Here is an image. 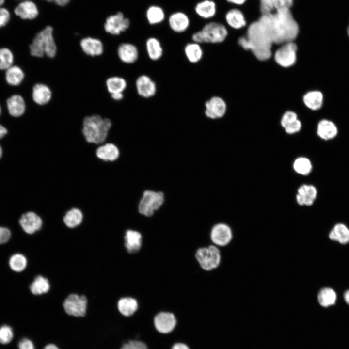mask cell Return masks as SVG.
<instances>
[{
  "label": "cell",
  "mask_w": 349,
  "mask_h": 349,
  "mask_svg": "<svg viewBox=\"0 0 349 349\" xmlns=\"http://www.w3.org/2000/svg\"><path fill=\"white\" fill-rule=\"evenodd\" d=\"M81 124V133L85 140L95 144L103 143L112 127L111 119L98 114L84 116Z\"/></svg>",
  "instance_id": "cell-3"
},
{
  "label": "cell",
  "mask_w": 349,
  "mask_h": 349,
  "mask_svg": "<svg viewBox=\"0 0 349 349\" xmlns=\"http://www.w3.org/2000/svg\"><path fill=\"white\" fill-rule=\"evenodd\" d=\"M170 29L174 32L180 33L186 31L190 25V19L182 11H176L170 14L168 18Z\"/></svg>",
  "instance_id": "cell-18"
},
{
  "label": "cell",
  "mask_w": 349,
  "mask_h": 349,
  "mask_svg": "<svg viewBox=\"0 0 349 349\" xmlns=\"http://www.w3.org/2000/svg\"><path fill=\"white\" fill-rule=\"evenodd\" d=\"M301 127L300 121L298 119L293 123L284 128L285 131L289 134H292L299 132Z\"/></svg>",
  "instance_id": "cell-48"
},
{
  "label": "cell",
  "mask_w": 349,
  "mask_h": 349,
  "mask_svg": "<svg viewBox=\"0 0 349 349\" xmlns=\"http://www.w3.org/2000/svg\"><path fill=\"white\" fill-rule=\"evenodd\" d=\"M124 93H114L110 95V96L112 100L115 101H120L124 97Z\"/></svg>",
  "instance_id": "cell-52"
},
{
  "label": "cell",
  "mask_w": 349,
  "mask_h": 349,
  "mask_svg": "<svg viewBox=\"0 0 349 349\" xmlns=\"http://www.w3.org/2000/svg\"><path fill=\"white\" fill-rule=\"evenodd\" d=\"M2 155V149L0 145V159L1 158Z\"/></svg>",
  "instance_id": "cell-58"
},
{
  "label": "cell",
  "mask_w": 349,
  "mask_h": 349,
  "mask_svg": "<svg viewBox=\"0 0 349 349\" xmlns=\"http://www.w3.org/2000/svg\"><path fill=\"white\" fill-rule=\"evenodd\" d=\"M120 349H148V347L143 341L134 339L124 343Z\"/></svg>",
  "instance_id": "cell-43"
},
{
  "label": "cell",
  "mask_w": 349,
  "mask_h": 349,
  "mask_svg": "<svg viewBox=\"0 0 349 349\" xmlns=\"http://www.w3.org/2000/svg\"><path fill=\"white\" fill-rule=\"evenodd\" d=\"M194 9L199 17L204 19H209L215 16L217 7L213 0H202L195 4Z\"/></svg>",
  "instance_id": "cell-24"
},
{
  "label": "cell",
  "mask_w": 349,
  "mask_h": 349,
  "mask_svg": "<svg viewBox=\"0 0 349 349\" xmlns=\"http://www.w3.org/2000/svg\"><path fill=\"white\" fill-rule=\"evenodd\" d=\"M303 100L308 108L313 110H317L322 106L323 95L318 91H310L304 95Z\"/></svg>",
  "instance_id": "cell-37"
},
{
  "label": "cell",
  "mask_w": 349,
  "mask_h": 349,
  "mask_svg": "<svg viewBox=\"0 0 349 349\" xmlns=\"http://www.w3.org/2000/svg\"><path fill=\"white\" fill-rule=\"evenodd\" d=\"M228 34L225 26L217 22H209L191 36L192 41L202 43H219L225 40Z\"/></svg>",
  "instance_id": "cell-5"
},
{
  "label": "cell",
  "mask_w": 349,
  "mask_h": 349,
  "mask_svg": "<svg viewBox=\"0 0 349 349\" xmlns=\"http://www.w3.org/2000/svg\"><path fill=\"white\" fill-rule=\"evenodd\" d=\"M117 307L120 313L125 317L133 315L138 309L137 301L131 297H124L118 301Z\"/></svg>",
  "instance_id": "cell-34"
},
{
  "label": "cell",
  "mask_w": 349,
  "mask_h": 349,
  "mask_svg": "<svg viewBox=\"0 0 349 349\" xmlns=\"http://www.w3.org/2000/svg\"><path fill=\"white\" fill-rule=\"evenodd\" d=\"M1 111H1V106H0V116L1 113Z\"/></svg>",
  "instance_id": "cell-61"
},
{
  "label": "cell",
  "mask_w": 349,
  "mask_h": 349,
  "mask_svg": "<svg viewBox=\"0 0 349 349\" xmlns=\"http://www.w3.org/2000/svg\"><path fill=\"white\" fill-rule=\"evenodd\" d=\"M83 218V213L80 209L72 207L65 213L63 221L67 227L73 228L81 224Z\"/></svg>",
  "instance_id": "cell-35"
},
{
  "label": "cell",
  "mask_w": 349,
  "mask_h": 349,
  "mask_svg": "<svg viewBox=\"0 0 349 349\" xmlns=\"http://www.w3.org/2000/svg\"><path fill=\"white\" fill-rule=\"evenodd\" d=\"M328 237L332 241L346 245L349 243V228L343 223H337L330 231Z\"/></svg>",
  "instance_id": "cell-26"
},
{
  "label": "cell",
  "mask_w": 349,
  "mask_h": 349,
  "mask_svg": "<svg viewBox=\"0 0 349 349\" xmlns=\"http://www.w3.org/2000/svg\"><path fill=\"white\" fill-rule=\"evenodd\" d=\"M10 19V14L9 11L2 7H0V28L4 27Z\"/></svg>",
  "instance_id": "cell-45"
},
{
  "label": "cell",
  "mask_w": 349,
  "mask_h": 349,
  "mask_svg": "<svg viewBox=\"0 0 349 349\" xmlns=\"http://www.w3.org/2000/svg\"><path fill=\"white\" fill-rule=\"evenodd\" d=\"M19 222L23 230L29 234H33L39 230L43 225L41 217L32 211L23 214L21 216Z\"/></svg>",
  "instance_id": "cell-19"
},
{
  "label": "cell",
  "mask_w": 349,
  "mask_h": 349,
  "mask_svg": "<svg viewBox=\"0 0 349 349\" xmlns=\"http://www.w3.org/2000/svg\"><path fill=\"white\" fill-rule=\"evenodd\" d=\"M130 21L123 13L119 11L108 16L103 24L104 31L111 35H119L130 27Z\"/></svg>",
  "instance_id": "cell-8"
},
{
  "label": "cell",
  "mask_w": 349,
  "mask_h": 349,
  "mask_svg": "<svg viewBox=\"0 0 349 349\" xmlns=\"http://www.w3.org/2000/svg\"><path fill=\"white\" fill-rule=\"evenodd\" d=\"M246 37L238 40V44L246 50H250L260 61L269 59L271 55L272 43L267 36L258 20L249 26Z\"/></svg>",
  "instance_id": "cell-2"
},
{
  "label": "cell",
  "mask_w": 349,
  "mask_h": 349,
  "mask_svg": "<svg viewBox=\"0 0 349 349\" xmlns=\"http://www.w3.org/2000/svg\"><path fill=\"white\" fill-rule=\"evenodd\" d=\"M296 113L291 111L285 112L282 116L281 124L284 128L298 120Z\"/></svg>",
  "instance_id": "cell-44"
},
{
  "label": "cell",
  "mask_w": 349,
  "mask_h": 349,
  "mask_svg": "<svg viewBox=\"0 0 349 349\" xmlns=\"http://www.w3.org/2000/svg\"><path fill=\"white\" fill-rule=\"evenodd\" d=\"M343 299L345 302L349 305V289L344 292Z\"/></svg>",
  "instance_id": "cell-55"
},
{
  "label": "cell",
  "mask_w": 349,
  "mask_h": 349,
  "mask_svg": "<svg viewBox=\"0 0 349 349\" xmlns=\"http://www.w3.org/2000/svg\"><path fill=\"white\" fill-rule=\"evenodd\" d=\"M293 168L296 172L301 175L309 174L312 170V164L309 159L299 157L293 163Z\"/></svg>",
  "instance_id": "cell-39"
},
{
  "label": "cell",
  "mask_w": 349,
  "mask_h": 349,
  "mask_svg": "<svg viewBox=\"0 0 349 349\" xmlns=\"http://www.w3.org/2000/svg\"><path fill=\"white\" fill-rule=\"evenodd\" d=\"M47 2L53 3L56 5L63 7L67 5L70 2V0H44Z\"/></svg>",
  "instance_id": "cell-51"
},
{
  "label": "cell",
  "mask_w": 349,
  "mask_h": 349,
  "mask_svg": "<svg viewBox=\"0 0 349 349\" xmlns=\"http://www.w3.org/2000/svg\"><path fill=\"white\" fill-rule=\"evenodd\" d=\"M227 1L230 3H232L236 4H242L246 0H226Z\"/></svg>",
  "instance_id": "cell-56"
},
{
  "label": "cell",
  "mask_w": 349,
  "mask_h": 349,
  "mask_svg": "<svg viewBox=\"0 0 349 349\" xmlns=\"http://www.w3.org/2000/svg\"><path fill=\"white\" fill-rule=\"evenodd\" d=\"M273 9L271 0H260V10L262 14L271 12Z\"/></svg>",
  "instance_id": "cell-47"
},
{
  "label": "cell",
  "mask_w": 349,
  "mask_h": 349,
  "mask_svg": "<svg viewBox=\"0 0 349 349\" xmlns=\"http://www.w3.org/2000/svg\"><path fill=\"white\" fill-rule=\"evenodd\" d=\"M125 247L130 254L138 252L142 245V236L141 233L136 230H127L124 236Z\"/></svg>",
  "instance_id": "cell-25"
},
{
  "label": "cell",
  "mask_w": 349,
  "mask_h": 349,
  "mask_svg": "<svg viewBox=\"0 0 349 349\" xmlns=\"http://www.w3.org/2000/svg\"><path fill=\"white\" fill-rule=\"evenodd\" d=\"M95 153L98 159L103 161L110 162L116 161L120 154L118 147L111 143L100 145L96 149Z\"/></svg>",
  "instance_id": "cell-22"
},
{
  "label": "cell",
  "mask_w": 349,
  "mask_h": 349,
  "mask_svg": "<svg viewBox=\"0 0 349 349\" xmlns=\"http://www.w3.org/2000/svg\"><path fill=\"white\" fill-rule=\"evenodd\" d=\"M79 46L82 52L91 58L101 56L105 50L103 42L93 36H87L82 38L79 41Z\"/></svg>",
  "instance_id": "cell-12"
},
{
  "label": "cell",
  "mask_w": 349,
  "mask_h": 349,
  "mask_svg": "<svg viewBox=\"0 0 349 349\" xmlns=\"http://www.w3.org/2000/svg\"><path fill=\"white\" fill-rule=\"evenodd\" d=\"M58 51L54 28L50 25L46 26L38 32L29 46L31 56L38 58L46 56L53 59L57 56Z\"/></svg>",
  "instance_id": "cell-4"
},
{
  "label": "cell",
  "mask_w": 349,
  "mask_h": 349,
  "mask_svg": "<svg viewBox=\"0 0 349 349\" xmlns=\"http://www.w3.org/2000/svg\"><path fill=\"white\" fill-rule=\"evenodd\" d=\"M6 106L9 114L14 117L22 116L26 110L25 101L18 94H14L10 96L6 100Z\"/></svg>",
  "instance_id": "cell-21"
},
{
  "label": "cell",
  "mask_w": 349,
  "mask_h": 349,
  "mask_svg": "<svg viewBox=\"0 0 349 349\" xmlns=\"http://www.w3.org/2000/svg\"><path fill=\"white\" fill-rule=\"evenodd\" d=\"M317 299L319 304L322 307H328L336 303L337 294L333 288L324 287L318 291Z\"/></svg>",
  "instance_id": "cell-28"
},
{
  "label": "cell",
  "mask_w": 349,
  "mask_h": 349,
  "mask_svg": "<svg viewBox=\"0 0 349 349\" xmlns=\"http://www.w3.org/2000/svg\"><path fill=\"white\" fill-rule=\"evenodd\" d=\"M10 230L5 227L0 226V244L6 243L10 238Z\"/></svg>",
  "instance_id": "cell-49"
},
{
  "label": "cell",
  "mask_w": 349,
  "mask_h": 349,
  "mask_svg": "<svg viewBox=\"0 0 349 349\" xmlns=\"http://www.w3.org/2000/svg\"><path fill=\"white\" fill-rule=\"evenodd\" d=\"M177 323L175 316L170 312H160L153 318L155 328L161 334H165L172 333L175 329Z\"/></svg>",
  "instance_id": "cell-11"
},
{
  "label": "cell",
  "mask_w": 349,
  "mask_h": 349,
  "mask_svg": "<svg viewBox=\"0 0 349 349\" xmlns=\"http://www.w3.org/2000/svg\"><path fill=\"white\" fill-rule=\"evenodd\" d=\"M317 134L325 140L333 138L337 134V128L332 121L327 120L320 121L317 126Z\"/></svg>",
  "instance_id": "cell-32"
},
{
  "label": "cell",
  "mask_w": 349,
  "mask_h": 349,
  "mask_svg": "<svg viewBox=\"0 0 349 349\" xmlns=\"http://www.w3.org/2000/svg\"><path fill=\"white\" fill-rule=\"evenodd\" d=\"M145 47L149 58L152 61H157L162 56L163 49L160 41L155 37L147 39Z\"/></svg>",
  "instance_id": "cell-29"
},
{
  "label": "cell",
  "mask_w": 349,
  "mask_h": 349,
  "mask_svg": "<svg viewBox=\"0 0 349 349\" xmlns=\"http://www.w3.org/2000/svg\"><path fill=\"white\" fill-rule=\"evenodd\" d=\"M9 263L13 270L21 272L26 267L27 261L24 255L20 254H16L11 256Z\"/></svg>",
  "instance_id": "cell-41"
},
{
  "label": "cell",
  "mask_w": 349,
  "mask_h": 349,
  "mask_svg": "<svg viewBox=\"0 0 349 349\" xmlns=\"http://www.w3.org/2000/svg\"><path fill=\"white\" fill-rule=\"evenodd\" d=\"M233 237L230 227L222 223H218L213 226L210 232V239L216 245L224 246L228 244Z\"/></svg>",
  "instance_id": "cell-13"
},
{
  "label": "cell",
  "mask_w": 349,
  "mask_h": 349,
  "mask_svg": "<svg viewBox=\"0 0 349 349\" xmlns=\"http://www.w3.org/2000/svg\"><path fill=\"white\" fill-rule=\"evenodd\" d=\"M105 88L110 95L114 93H124L127 88V80L119 76H111L108 77L105 81Z\"/></svg>",
  "instance_id": "cell-27"
},
{
  "label": "cell",
  "mask_w": 349,
  "mask_h": 349,
  "mask_svg": "<svg viewBox=\"0 0 349 349\" xmlns=\"http://www.w3.org/2000/svg\"><path fill=\"white\" fill-rule=\"evenodd\" d=\"M7 132L6 128L0 124V139L3 138L7 134Z\"/></svg>",
  "instance_id": "cell-54"
},
{
  "label": "cell",
  "mask_w": 349,
  "mask_h": 349,
  "mask_svg": "<svg viewBox=\"0 0 349 349\" xmlns=\"http://www.w3.org/2000/svg\"><path fill=\"white\" fill-rule=\"evenodd\" d=\"M117 55L121 62L127 64H131L138 60L139 51L137 47L133 44L123 42L118 46Z\"/></svg>",
  "instance_id": "cell-17"
},
{
  "label": "cell",
  "mask_w": 349,
  "mask_h": 349,
  "mask_svg": "<svg viewBox=\"0 0 349 349\" xmlns=\"http://www.w3.org/2000/svg\"><path fill=\"white\" fill-rule=\"evenodd\" d=\"M184 53L188 60L192 63H198L203 56V50L200 44L194 41L186 45Z\"/></svg>",
  "instance_id": "cell-33"
},
{
  "label": "cell",
  "mask_w": 349,
  "mask_h": 349,
  "mask_svg": "<svg viewBox=\"0 0 349 349\" xmlns=\"http://www.w3.org/2000/svg\"><path fill=\"white\" fill-rule=\"evenodd\" d=\"M53 97V92L47 84L38 82L32 88V98L33 101L39 106H45L49 103Z\"/></svg>",
  "instance_id": "cell-15"
},
{
  "label": "cell",
  "mask_w": 349,
  "mask_h": 349,
  "mask_svg": "<svg viewBox=\"0 0 349 349\" xmlns=\"http://www.w3.org/2000/svg\"><path fill=\"white\" fill-rule=\"evenodd\" d=\"M13 338V329L9 325H3L0 327V343L7 344Z\"/></svg>",
  "instance_id": "cell-42"
},
{
  "label": "cell",
  "mask_w": 349,
  "mask_h": 349,
  "mask_svg": "<svg viewBox=\"0 0 349 349\" xmlns=\"http://www.w3.org/2000/svg\"><path fill=\"white\" fill-rule=\"evenodd\" d=\"M195 257L201 267L207 271L217 268L221 262L220 252L214 245L199 248Z\"/></svg>",
  "instance_id": "cell-7"
},
{
  "label": "cell",
  "mask_w": 349,
  "mask_h": 349,
  "mask_svg": "<svg viewBox=\"0 0 349 349\" xmlns=\"http://www.w3.org/2000/svg\"><path fill=\"white\" fill-rule=\"evenodd\" d=\"M5 78L9 85L17 86L23 81L25 73L19 66L12 65L5 70Z\"/></svg>",
  "instance_id": "cell-31"
},
{
  "label": "cell",
  "mask_w": 349,
  "mask_h": 349,
  "mask_svg": "<svg viewBox=\"0 0 349 349\" xmlns=\"http://www.w3.org/2000/svg\"><path fill=\"white\" fill-rule=\"evenodd\" d=\"M347 33H348V36H349V27H348V29H347Z\"/></svg>",
  "instance_id": "cell-60"
},
{
  "label": "cell",
  "mask_w": 349,
  "mask_h": 349,
  "mask_svg": "<svg viewBox=\"0 0 349 349\" xmlns=\"http://www.w3.org/2000/svg\"><path fill=\"white\" fill-rule=\"evenodd\" d=\"M297 50V46L293 41L284 43L275 53L274 59L282 67L291 66L296 62Z\"/></svg>",
  "instance_id": "cell-10"
},
{
  "label": "cell",
  "mask_w": 349,
  "mask_h": 349,
  "mask_svg": "<svg viewBox=\"0 0 349 349\" xmlns=\"http://www.w3.org/2000/svg\"><path fill=\"white\" fill-rule=\"evenodd\" d=\"M164 195L161 191L146 190L143 191L138 205L139 213L145 217H151L164 202Z\"/></svg>",
  "instance_id": "cell-6"
},
{
  "label": "cell",
  "mask_w": 349,
  "mask_h": 349,
  "mask_svg": "<svg viewBox=\"0 0 349 349\" xmlns=\"http://www.w3.org/2000/svg\"><path fill=\"white\" fill-rule=\"evenodd\" d=\"M31 292L34 295H41L48 292L50 284L46 278L39 275L35 277L30 286Z\"/></svg>",
  "instance_id": "cell-38"
},
{
  "label": "cell",
  "mask_w": 349,
  "mask_h": 349,
  "mask_svg": "<svg viewBox=\"0 0 349 349\" xmlns=\"http://www.w3.org/2000/svg\"><path fill=\"white\" fill-rule=\"evenodd\" d=\"M137 94L142 97L148 98L155 95L157 91L156 83L146 75L139 76L135 81Z\"/></svg>",
  "instance_id": "cell-16"
},
{
  "label": "cell",
  "mask_w": 349,
  "mask_h": 349,
  "mask_svg": "<svg viewBox=\"0 0 349 349\" xmlns=\"http://www.w3.org/2000/svg\"><path fill=\"white\" fill-rule=\"evenodd\" d=\"M44 349H59V348L54 344H48Z\"/></svg>",
  "instance_id": "cell-57"
},
{
  "label": "cell",
  "mask_w": 349,
  "mask_h": 349,
  "mask_svg": "<svg viewBox=\"0 0 349 349\" xmlns=\"http://www.w3.org/2000/svg\"><path fill=\"white\" fill-rule=\"evenodd\" d=\"M171 349H190V348L184 343L176 342L172 345Z\"/></svg>",
  "instance_id": "cell-53"
},
{
  "label": "cell",
  "mask_w": 349,
  "mask_h": 349,
  "mask_svg": "<svg viewBox=\"0 0 349 349\" xmlns=\"http://www.w3.org/2000/svg\"><path fill=\"white\" fill-rule=\"evenodd\" d=\"M4 1L5 0H0V6L4 3Z\"/></svg>",
  "instance_id": "cell-59"
},
{
  "label": "cell",
  "mask_w": 349,
  "mask_h": 349,
  "mask_svg": "<svg viewBox=\"0 0 349 349\" xmlns=\"http://www.w3.org/2000/svg\"><path fill=\"white\" fill-rule=\"evenodd\" d=\"M14 55L7 48H0V70H6L13 65Z\"/></svg>",
  "instance_id": "cell-40"
},
{
  "label": "cell",
  "mask_w": 349,
  "mask_h": 349,
  "mask_svg": "<svg viewBox=\"0 0 349 349\" xmlns=\"http://www.w3.org/2000/svg\"><path fill=\"white\" fill-rule=\"evenodd\" d=\"M14 13L22 19L33 20L38 16L39 9L33 1L26 0L20 2L16 7Z\"/></svg>",
  "instance_id": "cell-20"
},
{
  "label": "cell",
  "mask_w": 349,
  "mask_h": 349,
  "mask_svg": "<svg viewBox=\"0 0 349 349\" xmlns=\"http://www.w3.org/2000/svg\"><path fill=\"white\" fill-rule=\"evenodd\" d=\"M225 20L230 27L235 29L241 28L246 23L243 14L237 9L229 10L225 15Z\"/></svg>",
  "instance_id": "cell-36"
},
{
  "label": "cell",
  "mask_w": 349,
  "mask_h": 349,
  "mask_svg": "<svg viewBox=\"0 0 349 349\" xmlns=\"http://www.w3.org/2000/svg\"><path fill=\"white\" fill-rule=\"evenodd\" d=\"M18 347L19 349H35L32 341L27 338L22 339L19 342Z\"/></svg>",
  "instance_id": "cell-50"
},
{
  "label": "cell",
  "mask_w": 349,
  "mask_h": 349,
  "mask_svg": "<svg viewBox=\"0 0 349 349\" xmlns=\"http://www.w3.org/2000/svg\"><path fill=\"white\" fill-rule=\"evenodd\" d=\"M274 8L276 9L290 7L292 5L293 0H271Z\"/></svg>",
  "instance_id": "cell-46"
},
{
  "label": "cell",
  "mask_w": 349,
  "mask_h": 349,
  "mask_svg": "<svg viewBox=\"0 0 349 349\" xmlns=\"http://www.w3.org/2000/svg\"><path fill=\"white\" fill-rule=\"evenodd\" d=\"M166 15L164 9L160 6L152 5L149 6L145 12V17L148 23L155 25L162 23L165 18Z\"/></svg>",
  "instance_id": "cell-30"
},
{
  "label": "cell",
  "mask_w": 349,
  "mask_h": 349,
  "mask_svg": "<svg viewBox=\"0 0 349 349\" xmlns=\"http://www.w3.org/2000/svg\"><path fill=\"white\" fill-rule=\"evenodd\" d=\"M276 10L275 13L262 14L258 21L272 43L283 44L293 41L299 28L290 8Z\"/></svg>",
  "instance_id": "cell-1"
},
{
  "label": "cell",
  "mask_w": 349,
  "mask_h": 349,
  "mask_svg": "<svg viewBox=\"0 0 349 349\" xmlns=\"http://www.w3.org/2000/svg\"><path fill=\"white\" fill-rule=\"evenodd\" d=\"M87 304V300L85 296L71 294L64 300L63 306L69 315L80 317L85 315Z\"/></svg>",
  "instance_id": "cell-9"
},
{
  "label": "cell",
  "mask_w": 349,
  "mask_h": 349,
  "mask_svg": "<svg viewBox=\"0 0 349 349\" xmlns=\"http://www.w3.org/2000/svg\"><path fill=\"white\" fill-rule=\"evenodd\" d=\"M317 195L316 188L310 185H302L298 190L296 201L301 206L312 205Z\"/></svg>",
  "instance_id": "cell-23"
},
{
  "label": "cell",
  "mask_w": 349,
  "mask_h": 349,
  "mask_svg": "<svg viewBox=\"0 0 349 349\" xmlns=\"http://www.w3.org/2000/svg\"><path fill=\"white\" fill-rule=\"evenodd\" d=\"M205 115L208 118L216 119L222 117L226 110V105L222 98L213 96L207 100L205 104Z\"/></svg>",
  "instance_id": "cell-14"
}]
</instances>
